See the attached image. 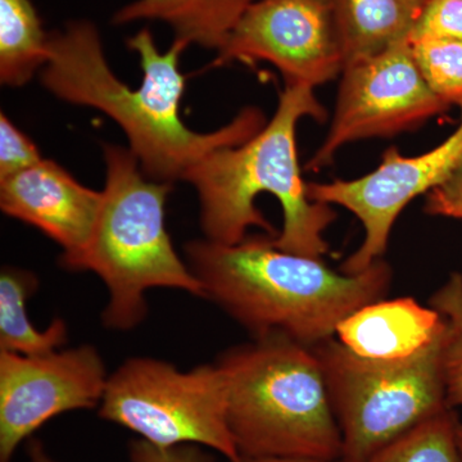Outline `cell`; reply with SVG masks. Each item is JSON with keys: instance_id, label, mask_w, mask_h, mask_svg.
<instances>
[{"instance_id": "19", "label": "cell", "mask_w": 462, "mask_h": 462, "mask_svg": "<svg viewBox=\"0 0 462 462\" xmlns=\"http://www.w3.org/2000/svg\"><path fill=\"white\" fill-rule=\"evenodd\" d=\"M430 307L446 321L445 365L447 403L462 406V273H452L430 298Z\"/></svg>"}, {"instance_id": "22", "label": "cell", "mask_w": 462, "mask_h": 462, "mask_svg": "<svg viewBox=\"0 0 462 462\" xmlns=\"http://www.w3.org/2000/svg\"><path fill=\"white\" fill-rule=\"evenodd\" d=\"M42 160L39 149L25 133L0 115V180L30 169Z\"/></svg>"}, {"instance_id": "9", "label": "cell", "mask_w": 462, "mask_h": 462, "mask_svg": "<svg viewBox=\"0 0 462 462\" xmlns=\"http://www.w3.org/2000/svg\"><path fill=\"white\" fill-rule=\"evenodd\" d=\"M460 108L457 129L425 153L404 157L392 147L383 154L380 165L361 178L307 184L310 199L343 207L363 224V243L343 263L340 272L354 275L383 260L401 212L416 197L427 196L457 171L462 165V105Z\"/></svg>"}, {"instance_id": "17", "label": "cell", "mask_w": 462, "mask_h": 462, "mask_svg": "<svg viewBox=\"0 0 462 462\" xmlns=\"http://www.w3.org/2000/svg\"><path fill=\"white\" fill-rule=\"evenodd\" d=\"M50 36L32 0H0V80L21 87L47 65Z\"/></svg>"}, {"instance_id": "7", "label": "cell", "mask_w": 462, "mask_h": 462, "mask_svg": "<svg viewBox=\"0 0 462 462\" xmlns=\"http://www.w3.org/2000/svg\"><path fill=\"white\" fill-rule=\"evenodd\" d=\"M98 413L160 447L199 445L229 462L240 455L227 421V393L217 365L180 372L154 358H130L108 376Z\"/></svg>"}, {"instance_id": "10", "label": "cell", "mask_w": 462, "mask_h": 462, "mask_svg": "<svg viewBox=\"0 0 462 462\" xmlns=\"http://www.w3.org/2000/svg\"><path fill=\"white\" fill-rule=\"evenodd\" d=\"M272 63L285 84L316 88L345 69L331 0H256L217 51L215 66Z\"/></svg>"}, {"instance_id": "15", "label": "cell", "mask_w": 462, "mask_h": 462, "mask_svg": "<svg viewBox=\"0 0 462 462\" xmlns=\"http://www.w3.org/2000/svg\"><path fill=\"white\" fill-rule=\"evenodd\" d=\"M254 2L256 0H134L116 12L114 23L161 21L171 27L175 39L218 51Z\"/></svg>"}, {"instance_id": "3", "label": "cell", "mask_w": 462, "mask_h": 462, "mask_svg": "<svg viewBox=\"0 0 462 462\" xmlns=\"http://www.w3.org/2000/svg\"><path fill=\"white\" fill-rule=\"evenodd\" d=\"M273 238L263 234L234 245L207 239L185 245L205 298L254 339L282 337L314 348L336 338L348 316L387 296L392 269L384 260L349 275L322 258L282 251Z\"/></svg>"}, {"instance_id": "20", "label": "cell", "mask_w": 462, "mask_h": 462, "mask_svg": "<svg viewBox=\"0 0 462 462\" xmlns=\"http://www.w3.org/2000/svg\"><path fill=\"white\" fill-rule=\"evenodd\" d=\"M431 90L447 105H462V41L410 42Z\"/></svg>"}, {"instance_id": "12", "label": "cell", "mask_w": 462, "mask_h": 462, "mask_svg": "<svg viewBox=\"0 0 462 462\" xmlns=\"http://www.w3.org/2000/svg\"><path fill=\"white\" fill-rule=\"evenodd\" d=\"M102 191L84 187L50 160L0 180L3 212L38 227L63 249L60 263L84 254L102 206Z\"/></svg>"}, {"instance_id": "18", "label": "cell", "mask_w": 462, "mask_h": 462, "mask_svg": "<svg viewBox=\"0 0 462 462\" xmlns=\"http://www.w3.org/2000/svg\"><path fill=\"white\" fill-rule=\"evenodd\" d=\"M457 424L454 409L446 410L385 447L369 462H462Z\"/></svg>"}, {"instance_id": "21", "label": "cell", "mask_w": 462, "mask_h": 462, "mask_svg": "<svg viewBox=\"0 0 462 462\" xmlns=\"http://www.w3.org/2000/svg\"><path fill=\"white\" fill-rule=\"evenodd\" d=\"M462 41V0H427L410 42Z\"/></svg>"}, {"instance_id": "11", "label": "cell", "mask_w": 462, "mask_h": 462, "mask_svg": "<svg viewBox=\"0 0 462 462\" xmlns=\"http://www.w3.org/2000/svg\"><path fill=\"white\" fill-rule=\"evenodd\" d=\"M108 376L94 346L47 355L0 351V462L51 419L102 402Z\"/></svg>"}, {"instance_id": "24", "label": "cell", "mask_w": 462, "mask_h": 462, "mask_svg": "<svg viewBox=\"0 0 462 462\" xmlns=\"http://www.w3.org/2000/svg\"><path fill=\"white\" fill-rule=\"evenodd\" d=\"M424 211L462 221V165L448 180L427 194Z\"/></svg>"}, {"instance_id": "2", "label": "cell", "mask_w": 462, "mask_h": 462, "mask_svg": "<svg viewBox=\"0 0 462 462\" xmlns=\"http://www.w3.org/2000/svg\"><path fill=\"white\" fill-rule=\"evenodd\" d=\"M315 88L285 84L272 121L243 144L216 149L185 173L199 193L206 239L238 245L251 227L275 236L291 254L322 258L325 231L336 221L329 205L307 196L300 173L297 126L302 118H327Z\"/></svg>"}, {"instance_id": "4", "label": "cell", "mask_w": 462, "mask_h": 462, "mask_svg": "<svg viewBox=\"0 0 462 462\" xmlns=\"http://www.w3.org/2000/svg\"><path fill=\"white\" fill-rule=\"evenodd\" d=\"M216 365L240 458L340 460L342 436L315 348L269 337L234 346Z\"/></svg>"}, {"instance_id": "13", "label": "cell", "mask_w": 462, "mask_h": 462, "mask_svg": "<svg viewBox=\"0 0 462 462\" xmlns=\"http://www.w3.org/2000/svg\"><path fill=\"white\" fill-rule=\"evenodd\" d=\"M446 329L443 316L412 297L379 300L340 322L337 339L361 357L398 360L418 354Z\"/></svg>"}, {"instance_id": "14", "label": "cell", "mask_w": 462, "mask_h": 462, "mask_svg": "<svg viewBox=\"0 0 462 462\" xmlns=\"http://www.w3.org/2000/svg\"><path fill=\"white\" fill-rule=\"evenodd\" d=\"M427 0H331L345 66L410 41Z\"/></svg>"}, {"instance_id": "26", "label": "cell", "mask_w": 462, "mask_h": 462, "mask_svg": "<svg viewBox=\"0 0 462 462\" xmlns=\"http://www.w3.org/2000/svg\"><path fill=\"white\" fill-rule=\"evenodd\" d=\"M240 462H339L316 460V458H294V457H266V458H242Z\"/></svg>"}, {"instance_id": "8", "label": "cell", "mask_w": 462, "mask_h": 462, "mask_svg": "<svg viewBox=\"0 0 462 462\" xmlns=\"http://www.w3.org/2000/svg\"><path fill=\"white\" fill-rule=\"evenodd\" d=\"M425 80L410 41L345 66L333 121L307 170L320 171L352 142L418 129L448 109Z\"/></svg>"}, {"instance_id": "25", "label": "cell", "mask_w": 462, "mask_h": 462, "mask_svg": "<svg viewBox=\"0 0 462 462\" xmlns=\"http://www.w3.org/2000/svg\"><path fill=\"white\" fill-rule=\"evenodd\" d=\"M27 452H29L30 461L32 462H57L53 457H51L41 440H30Z\"/></svg>"}, {"instance_id": "5", "label": "cell", "mask_w": 462, "mask_h": 462, "mask_svg": "<svg viewBox=\"0 0 462 462\" xmlns=\"http://www.w3.org/2000/svg\"><path fill=\"white\" fill-rule=\"evenodd\" d=\"M105 160L107 180L93 236L69 269L96 273L108 288L106 327L132 330L147 316L149 289H180L200 298L205 291L166 230L171 182L149 180L130 149L106 144Z\"/></svg>"}, {"instance_id": "23", "label": "cell", "mask_w": 462, "mask_h": 462, "mask_svg": "<svg viewBox=\"0 0 462 462\" xmlns=\"http://www.w3.org/2000/svg\"><path fill=\"white\" fill-rule=\"evenodd\" d=\"M129 456L132 462H215L199 445L160 447L142 438L130 443Z\"/></svg>"}, {"instance_id": "16", "label": "cell", "mask_w": 462, "mask_h": 462, "mask_svg": "<svg viewBox=\"0 0 462 462\" xmlns=\"http://www.w3.org/2000/svg\"><path fill=\"white\" fill-rule=\"evenodd\" d=\"M38 289V278L25 270L5 267L0 275V351L23 356L47 355L67 340V325L53 320L38 330L27 316V300Z\"/></svg>"}, {"instance_id": "1", "label": "cell", "mask_w": 462, "mask_h": 462, "mask_svg": "<svg viewBox=\"0 0 462 462\" xmlns=\"http://www.w3.org/2000/svg\"><path fill=\"white\" fill-rule=\"evenodd\" d=\"M189 45L175 39L161 53L149 29L127 39L143 69L141 88L132 89L109 67L98 29L89 21H72L60 32H51L42 81L58 98L99 109L120 125L148 179L182 180L207 154L243 144L266 125L261 109L247 107L214 133L199 134L185 126L180 117L185 78L179 63Z\"/></svg>"}, {"instance_id": "6", "label": "cell", "mask_w": 462, "mask_h": 462, "mask_svg": "<svg viewBox=\"0 0 462 462\" xmlns=\"http://www.w3.org/2000/svg\"><path fill=\"white\" fill-rule=\"evenodd\" d=\"M446 329L418 354L398 360L361 357L333 338L314 346L342 436L339 462H369L447 403Z\"/></svg>"}, {"instance_id": "27", "label": "cell", "mask_w": 462, "mask_h": 462, "mask_svg": "<svg viewBox=\"0 0 462 462\" xmlns=\"http://www.w3.org/2000/svg\"><path fill=\"white\" fill-rule=\"evenodd\" d=\"M456 434H457V445L458 449H460V454L462 457V422L458 421L457 430H456Z\"/></svg>"}]
</instances>
